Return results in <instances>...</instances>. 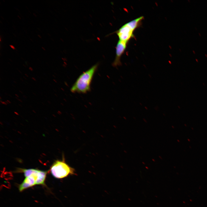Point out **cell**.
I'll list each match as a JSON object with an SVG mask.
<instances>
[{"instance_id":"obj_1","label":"cell","mask_w":207,"mask_h":207,"mask_svg":"<svg viewBox=\"0 0 207 207\" xmlns=\"http://www.w3.org/2000/svg\"><path fill=\"white\" fill-rule=\"evenodd\" d=\"M48 171H43L35 169L18 168L17 172L24 174L25 178L18 186V190L22 192L36 185L44 186Z\"/></svg>"},{"instance_id":"obj_2","label":"cell","mask_w":207,"mask_h":207,"mask_svg":"<svg viewBox=\"0 0 207 207\" xmlns=\"http://www.w3.org/2000/svg\"><path fill=\"white\" fill-rule=\"evenodd\" d=\"M96 64L83 72L77 78L71 87L70 90L72 93L85 94L91 89V84L98 66Z\"/></svg>"},{"instance_id":"obj_3","label":"cell","mask_w":207,"mask_h":207,"mask_svg":"<svg viewBox=\"0 0 207 207\" xmlns=\"http://www.w3.org/2000/svg\"><path fill=\"white\" fill-rule=\"evenodd\" d=\"M49 171L53 177L57 179L76 175L75 169L66 163L64 157L61 160L55 161L51 166Z\"/></svg>"},{"instance_id":"obj_4","label":"cell","mask_w":207,"mask_h":207,"mask_svg":"<svg viewBox=\"0 0 207 207\" xmlns=\"http://www.w3.org/2000/svg\"><path fill=\"white\" fill-rule=\"evenodd\" d=\"M134 31L126 23L117 30L116 33L119 40L128 43L134 37Z\"/></svg>"},{"instance_id":"obj_5","label":"cell","mask_w":207,"mask_h":207,"mask_svg":"<svg viewBox=\"0 0 207 207\" xmlns=\"http://www.w3.org/2000/svg\"><path fill=\"white\" fill-rule=\"evenodd\" d=\"M128 42L119 40L116 46V56L112 66L117 67L121 65L120 58L127 47Z\"/></svg>"},{"instance_id":"obj_6","label":"cell","mask_w":207,"mask_h":207,"mask_svg":"<svg viewBox=\"0 0 207 207\" xmlns=\"http://www.w3.org/2000/svg\"><path fill=\"white\" fill-rule=\"evenodd\" d=\"M143 19V16H141L127 23V24L135 30L140 25L141 22Z\"/></svg>"},{"instance_id":"obj_7","label":"cell","mask_w":207,"mask_h":207,"mask_svg":"<svg viewBox=\"0 0 207 207\" xmlns=\"http://www.w3.org/2000/svg\"><path fill=\"white\" fill-rule=\"evenodd\" d=\"M9 46L13 49L14 50L15 49V47L12 45H10Z\"/></svg>"},{"instance_id":"obj_8","label":"cell","mask_w":207,"mask_h":207,"mask_svg":"<svg viewBox=\"0 0 207 207\" xmlns=\"http://www.w3.org/2000/svg\"><path fill=\"white\" fill-rule=\"evenodd\" d=\"M15 98L16 99H17V100H18V101H19L20 102H22V101L21 99H18V98L17 97H16Z\"/></svg>"},{"instance_id":"obj_9","label":"cell","mask_w":207,"mask_h":207,"mask_svg":"<svg viewBox=\"0 0 207 207\" xmlns=\"http://www.w3.org/2000/svg\"><path fill=\"white\" fill-rule=\"evenodd\" d=\"M29 70H30L31 71H33V68L31 67H30L29 68Z\"/></svg>"},{"instance_id":"obj_10","label":"cell","mask_w":207,"mask_h":207,"mask_svg":"<svg viewBox=\"0 0 207 207\" xmlns=\"http://www.w3.org/2000/svg\"><path fill=\"white\" fill-rule=\"evenodd\" d=\"M32 78L34 81H36V79L32 77Z\"/></svg>"},{"instance_id":"obj_11","label":"cell","mask_w":207,"mask_h":207,"mask_svg":"<svg viewBox=\"0 0 207 207\" xmlns=\"http://www.w3.org/2000/svg\"><path fill=\"white\" fill-rule=\"evenodd\" d=\"M7 102H8L9 103H11V102H10V101H9V100H7Z\"/></svg>"},{"instance_id":"obj_12","label":"cell","mask_w":207,"mask_h":207,"mask_svg":"<svg viewBox=\"0 0 207 207\" xmlns=\"http://www.w3.org/2000/svg\"><path fill=\"white\" fill-rule=\"evenodd\" d=\"M15 95L17 97H19V96L17 94H15Z\"/></svg>"},{"instance_id":"obj_13","label":"cell","mask_w":207,"mask_h":207,"mask_svg":"<svg viewBox=\"0 0 207 207\" xmlns=\"http://www.w3.org/2000/svg\"><path fill=\"white\" fill-rule=\"evenodd\" d=\"M23 97H24L25 98H27V97L26 96H25V95H23Z\"/></svg>"},{"instance_id":"obj_14","label":"cell","mask_w":207,"mask_h":207,"mask_svg":"<svg viewBox=\"0 0 207 207\" xmlns=\"http://www.w3.org/2000/svg\"><path fill=\"white\" fill-rule=\"evenodd\" d=\"M42 48L44 50H45V48L44 47H42Z\"/></svg>"},{"instance_id":"obj_15","label":"cell","mask_w":207,"mask_h":207,"mask_svg":"<svg viewBox=\"0 0 207 207\" xmlns=\"http://www.w3.org/2000/svg\"><path fill=\"white\" fill-rule=\"evenodd\" d=\"M38 36L40 38H41V36L40 35L38 34Z\"/></svg>"},{"instance_id":"obj_16","label":"cell","mask_w":207,"mask_h":207,"mask_svg":"<svg viewBox=\"0 0 207 207\" xmlns=\"http://www.w3.org/2000/svg\"><path fill=\"white\" fill-rule=\"evenodd\" d=\"M25 76H26L27 77H28V75L27 74H25Z\"/></svg>"},{"instance_id":"obj_17","label":"cell","mask_w":207,"mask_h":207,"mask_svg":"<svg viewBox=\"0 0 207 207\" xmlns=\"http://www.w3.org/2000/svg\"><path fill=\"white\" fill-rule=\"evenodd\" d=\"M18 70L19 72L22 74V72L20 70Z\"/></svg>"},{"instance_id":"obj_18","label":"cell","mask_w":207,"mask_h":207,"mask_svg":"<svg viewBox=\"0 0 207 207\" xmlns=\"http://www.w3.org/2000/svg\"><path fill=\"white\" fill-rule=\"evenodd\" d=\"M5 102L7 103V104L9 103L8 102H7V101H5Z\"/></svg>"},{"instance_id":"obj_19","label":"cell","mask_w":207,"mask_h":207,"mask_svg":"<svg viewBox=\"0 0 207 207\" xmlns=\"http://www.w3.org/2000/svg\"><path fill=\"white\" fill-rule=\"evenodd\" d=\"M47 102L49 103V104H51V102L49 101H48Z\"/></svg>"},{"instance_id":"obj_20","label":"cell","mask_w":207,"mask_h":207,"mask_svg":"<svg viewBox=\"0 0 207 207\" xmlns=\"http://www.w3.org/2000/svg\"><path fill=\"white\" fill-rule=\"evenodd\" d=\"M19 91V92H20V93H22V94L23 93V92H22V91H20V90Z\"/></svg>"},{"instance_id":"obj_21","label":"cell","mask_w":207,"mask_h":207,"mask_svg":"<svg viewBox=\"0 0 207 207\" xmlns=\"http://www.w3.org/2000/svg\"><path fill=\"white\" fill-rule=\"evenodd\" d=\"M193 53L194 54H195V52L194 51V50H193Z\"/></svg>"},{"instance_id":"obj_22","label":"cell","mask_w":207,"mask_h":207,"mask_svg":"<svg viewBox=\"0 0 207 207\" xmlns=\"http://www.w3.org/2000/svg\"><path fill=\"white\" fill-rule=\"evenodd\" d=\"M14 82L15 83H17V82L14 80Z\"/></svg>"},{"instance_id":"obj_23","label":"cell","mask_w":207,"mask_h":207,"mask_svg":"<svg viewBox=\"0 0 207 207\" xmlns=\"http://www.w3.org/2000/svg\"><path fill=\"white\" fill-rule=\"evenodd\" d=\"M23 77L26 80L27 79L26 78V77H25L24 76H23Z\"/></svg>"},{"instance_id":"obj_24","label":"cell","mask_w":207,"mask_h":207,"mask_svg":"<svg viewBox=\"0 0 207 207\" xmlns=\"http://www.w3.org/2000/svg\"><path fill=\"white\" fill-rule=\"evenodd\" d=\"M20 79L21 80H22V81H23V80L22 78H20Z\"/></svg>"},{"instance_id":"obj_25","label":"cell","mask_w":207,"mask_h":207,"mask_svg":"<svg viewBox=\"0 0 207 207\" xmlns=\"http://www.w3.org/2000/svg\"><path fill=\"white\" fill-rule=\"evenodd\" d=\"M198 34H199V35H200V36H201V35L200 33L199 32V33H198Z\"/></svg>"},{"instance_id":"obj_26","label":"cell","mask_w":207,"mask_h":207,"mask_svg":"<svg viewBox=\"0 0 207 207\" xmlns=\"http://www.w3.org/2000/svg\"><path fill=\"white\" fill-rule=\"evenodd\" d=\"M53 80L55 82H56V80H55L53 79Z\"/></svg>"},{"instance_id":"obj_27","label":"cell","mask_w":207,"mask_h":207,"mask_svg":"<svg viewBox=\"0 0 207 207\" xmlns=\"http://www.w3.org/2000/svg\"><path fill=\"white\" fill-rule=\"evenodd\" d=\"M9 95V96L10 97H12V96H11L10 95Z\"/></svg>"},{"instance_id":"obj_28","label":"cell","mask_w":207,"mask_h":207,"mask_svg":"<svg viewBox=\"0 0 207 207\" xmlns=\"http://www.w3.org/2000/svg\"><path fill=\"white\" fill-rule=\"evenodd\" d=\"M33 93V94H34V95H36V94H35V93Z\"/></svg>"},{"instance_id":"obj_29","label":"cell","mask_w":207,"mask_h":207,"mask_svg":"<svg viewBox=\"0 0 207 207\" xmlns=\"http://www.w3.org/2000/svg\"><path fill=\"white\" fill-rule=\"evenodd\" d=\"M19 105H20L21 107H22V106L21 105H20V104H19Z\"/></svg>"},{"instance_id":"obj_30","label":"cell","mask_w":207,"mask_h":207,"mask_svg":"<svg viewBox=\"0 0 207 207\" xmlns=\"http://www.w3.org/2000/svg\"><path fill=\"white\" fill-rule=\"evenodd\" d=\"M205 56H206V57H207V55L206 54H205Z\"/></svg>"},{"instance_id":"obj_31","label":"cell","mask_w":207,"mask_h":207,"mask_svg":"<svg viewBox=\"0 0 207 207\" xmlns=\"http://www.w3.org/2000/svg\"><path fill=\"white\" fill-rule=\"evenodd\" d=\"M32 111H33V112H35V111L34 110H33Z\"/></svg>"},{"instance_id":"obj_32","label":"cell","mask_w":207,"mask_h":207,"mask_svg":"<svg viewBox=\"0 0 207 207\" xmlns=\"http://www.w3.org/2000/svg\"><path fill=\"white\" fill-rule=\"evenodd\" d=\"M188 1H189V2H190V1L189 0H188Z\"/></svg>"},{"instance_id":"obj_33","label":"cell","mask_w":207,"mask_h":207,"mask_svg":"<svg viewBox=\"0 0 207 207\" xmlns=\"http://www.w3.org/2000/svg\"><path fill=\"white\" fill-rule=\"evenodd\" d=\"M0 99H1V97H0Z\"/></svg>"}]
</instances>
